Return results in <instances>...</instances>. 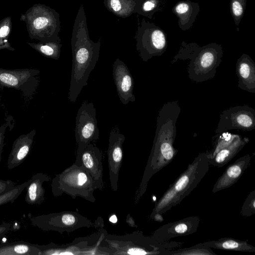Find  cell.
<instances>
[{"instance_id":"6da1fadb","label":"cell","mask_w":255,"mask_h":255,"mask_svg":"<svg viewBox=\"0 0 255 255\" xmlns=\"http://www.w3.org/2000/svg\"><path fill=\"white\" fill-rule=\"evenodd\" d=\"M180 111L178 103L173 101L165 104L158 113L153 145L136 194V200L144 194L153 175L170 163L178 152L173 143L176 135V122Z\"/></svg>"},{"instance_id":"7a4b0ae2","label":"cell","mask_w":255,"mask_h":255,"mask_svg":"<svg viewBox=\"0 0 255 255\" xmlns=\"http://www.w3.org/2000/svg\"><path fill=\"white\" fill-rule=\"evenodd\" d=\"M85 20L76 19L71 45L72 66L68 99L75 102L83 87L87 86L91 71L98 60L100 42H94L89 37Z\"/></svg>"},{"instance_id":"3957f363","label":"cell","mask_w":255,"mask_h":255,"mask_svg":"<svg viewBox=\"0 0 255 255\" xmlns=\"http://www.w3.org/2000/svg\"><path fill=\"white\" fill-rule=\"evenodd\" d=\"M209 153L207 151L199 154L186 169L170 185L155 203L151 218L157 213L162 215L179 204L196 187L209 170Z\"/></svg>"},{"instance_id":"277c9868","label":"cell","mask_w":255,"mask_h":255,"mask_svg":"<svg viewBox=\"0 0 255 255\" xmlns=\"http://www.w3.org/2000/svg\"><path fill=\"white\" fill-rule=\"evenodd\" d=\"M114 255H168L169 250L178 249L180 242H159L141 231L122 236L106 234L104 239Z\"/></svg>"},{"instance_id":"5b68a950","label":"cell","mask_w":255,"mask_h":255,"mask_svg":"<svg viewBox=\"0 0 255 255\" xmlns=\"http://www.w3.org/2000/svg\"><path fill=\"white\" fill-rule=\"evenodd\" d=\"M51 189L54 196L66 194L74 199L80 197L92 203L96 200L94 192L96 188L91 176L83 167L75 163L56 175Z\"/></svg>"},{"instance_id":"8992f818","label":"cell","mask_w":255,"mask_h":255,"mask_svg":"<svg viewBox=\"0 0 255 255\" xmlns=\"http://www.w3.org/2000/svg\"><path fill=\"white\" fill-rule=\"evenodd\" d=\"M222 56L221 47L215 44L194 50L189 58L190 61L187 68L188 77L197 83L213 79Z\"/></svg>"},{"instance_id":"52a82bcc","label":"cell","mask_w":255,"mask_h":255,"mask_svg":"<svg viewBox=\"0 0 255 255\" xmlns=\"http://www.w3.org/2000/svg\"><path fill=\"white\" fill-rule=\"evenodd\" d=\"M33 226L45 231H56L62 234L73 232L81 228H90L93 224L83 215L73 211L50 213L30 218Z\"/></svg>"},{"instance_id":"ba28073f","label":"cell","mask_w":255,"mask_h":255,"mask_svg":"<svg viewBox=\"0 0 255 255\" xmlns=\"http://www.w3.org/2000/svg\"><path fill=\"white\" fill-rule=\"evenodd\" d=\"M255 129V110L248 105L237 106L223 111L220 115L217 133L231 129L251 131Z\"/></svg>"},{"instance_id":"9c48e42d","label":"cell","mask_w":255,"mask_h":255,"mask_svg":"<svg viewBox=\"0 0 255 255\" xmlns=\"http://www.w3.org/2000/svg\"><path fill=\"white\" fill-rule=\"evenodd\" d=\"M75 133L78 144H89L98 139L96 111L93 103L84 101L79 109L76 117Z\"/></svg>"},{"instance_id":"30bf717a","label":"cell","mask_w":255,"mask_h":255,"mask_svg":"<svg viewBox=\"0 0 255 255\" xmlns=\"http://www.w3.org/2000/svg\"><path fill=\"white\" fill-rule=\"evenodd\" d=\"M83 167L91 176L96 189L104 187L103 166L101 152L93 144H78L76 160L74 163Z\"/></svg>"},{"instance_id":"8fae6325","label":"cell","mask_w":255,"mask_h":255,"mask_svg":"<svg viewBox=\"0 0 255 255\" xmlns=\"http://www.w3.org/2000/svg\"><path fill=\"white\" fill-rule=\"evenodd\" d=\"M40 71L36 69L7 70L0 68V87L13 88L25 95L32 94L36 90Z\"/></svg>"},{"instance_id":"7c38bea8","label":"cell","mask_w":255,"mask_h":255,"mask_svg":"<svg viewBox=\"0 0 255 255\" xmlns=\"http://www.w3.org/2000/svg\"><path fill=\"white\" fill-rule=\"evenodd\" d=\"M200 222L198 217L193 216L168 223L157 229L151 237L163 243L178 237L188 236L197 231Z\"/></svg>"},{"instance_id":"4fadbf2b","label":"cell","mask_w":255,"mask_h":255,"mask_svg":"<svg viewBox=\"0 0 255 255\" xmlns=\"http://www.w3.org/2000/svg\"><path fill=\"white\" fill-rule=\"evenodd\" d=\"M125 139L124 134L115 130H112L110 133L108 161L110 187L114 191L118 189L119 172L123 158V144Z\"/></svg>"},{"instance_id":"5bb4252c","label":"cell","mask_w":255,"mask_h":255,"mask_svg":"<svg viewBox=\"0 0 255 255\" xmlns=\"http://www.w3.org/2000/svg\"><path fill=\"white\" fill-rule=\"evenodd\" d=\"M113 75L121 102L124 105L134 102L133 79L127 65L119 58L113 64Z\"/></svg>"},{"instance_id":"9a60e30c","label":"cell","mask_w":255,"mask_h":255,"mask_svg":"<svg viewBox=\"0 0 255 255\" xmlns=\"http://www.w3.org/2000/svg\"><path fill=\"white\" fill-rule=\"evenodd\" d=\"M252 156L247 154L229 165L214 184L212 192L216 193L235 184L251 164Z\"/></svg>"},{"instance_id":"2e32d148","label":"cell","mask_w":255,"mask_h":255,"mask_svg":"<svg viewBox=\"0 0 255 255\" xmlns=\"http://www.w3.org/2000/svg\"><path fill=\"white\" fill-rule=\"evenodd\" d=\"M166 47V39L163 33L159 29L153 30L148 37L138 38L136 45L139 55L144 62L153 56H160Z\"/></svg>"},{"instance_id":"e0dca14e","label":"cell","mask_w":255,"mask_h":255,"mask_svg":"<svg viewBox=\"0 0 255 255\" xmlns=\"http://www.w3.org/2000/svg\"><path fill=\"white\" fill-rule=\"evenodd\" d=\"M238 87L250 93H255V64L247 54L239 58L236 66Z\"/></svg>"},{"instance_id":"ac0fdd59","label":"cell","mask_w":255,"mask_h":255,"mask_svg":"<svg viewBox=\"0 0 255 255\" xmlns=\"http://www.w3.org/2000/svg\"><path fill=\"white\" fill-rule=\"evenodd\" d=\"M35 134V130L33 129L28 133L20 135L14 140L7 161L8 169H13L23 162L30 151Z\"/></svg>"},{"instance_id":"d6986e66","label":"cell","mask_w":255,"mask_h":255,"mask_svg":"<svg viewBox=\"0 0 255 255\" xmlns=\"http://www.w3.org/2000/svg\"><path fill=\"white\" fill-rule=\"evenodd\" d=\"M248 137H242L237 134L235 138L229 144L221 148L213 155L209 153L210 165L219 168L222 167L232 159L248 143Z\"/></svg>"},{"instance_id":"ffe728a7","label":"cell","mask_w":255,"mask_h":255,"mask_svg":"<svg viewBox=\"0 0 255 255\" xmlns=\"http://www.w3.org/2000/svg\"><path fill=\"white\" fill-rule=\"evenodd\" d=\"M31 181L26 187L25 201L30 205H40L45 200V190L43 186L45 182L49 181L50 178L43 173L33 175Z\"/></svg>"},{"instance_id":"44dd1931","label":"cell","mask_w":255,"mask_h":255,"mask_svg":"<svg viewBox=\"0 0 255 255\" xmlns=\"http://www.w3.org/2000/svg\"><path fill=\"white\" fill-rule=\"evenodd\" d=\"M203 243L211 248L218 250L249 253L255 252V247L253 245L246 241L233 238H222L218 240L209 241Z\"/></svg>"},{"instance_id":"7402d4cb","label":"cell","mask_w":255,"mask_h":255,"mask_svg":"<svg viewBox=\"0 0 255 255\" xmlns=\"http://www.w3.org/2000/svg\"><path fill=\"white\" fill-rule=\"evenodd\" d=\"M40 255L38 245L24 242L0 245V255Z\"/></svg>"},{"instance_id":"603a6c76","label":"cell","mask_w":255,"mask_h":255,"mask_svg":"<svg viewBox=\"0 0 255 255\" xmlns=\"http://www.w3.org/2000/svg\"><path fill=\"white\" fill-rule=\"evenodd\" d=\"M106 7L116 15L127 17L133 11L135 2L133 0H105Z\"/></svg>"},{"instance_id":"cb8c5ba5","label":"cell","mask_w":255,"mask_h":255,"mask_svg":"<svg viewBox=\"0 0 255 255\" xmlns=\"http://www.w3.org/2000/svg\"><path fill=\"white\" fill-rule=\"evenodd\" d=\"M168 255H218L203 243L189 248L169 250Z\"/></svg>"},{"instance_id":"d4e9b609","label":"cell","mask_w":255,"mask_h":255,"mask_svg":"<svg viewBox=\"0 0 255 255\" xmlns=\"http://www.w3.org/2000/svg\"><path fill=\"white\" fill-rule=\"evenodd\" d=\"M31 181L29 179L22 184L16 185L11 190L7 191L0 196V206L7 203H12L16 200L22 192L27 186Z\"/></svg>"},{"instance_id":"484cf974","label":"cell","mask_w":255,"mask_h":255,"mask_svg":"<svg viewBox=\"0 0 255 255\" xmlns=\"http://www.w3.org/2000/svg\"><path fill=\"white\" fill-rule=\"evenodd\" d=\"M255 213V190L251 191L248 195L242 207L241 214L249 217Z\"/></svg>"},{"instance_id":"4316f807","label":"cell","mask_w":255,"mask_h":255,"mask_svg":"<svg viewBox=\"0 0 255 255\" xmlns=\"http://www.w3.org/2000/svg\"><path fill=\"white\" fill-rule=\"evenodd\" d=\"M60 47L61 45L54 43L41 45L39 49L44 55L54 59H58L60 55Z\"/></svg>"},{"instance_id":"83f0119b","label":"cell","mask_w":255,"mask_h":255,"mask_svg":"<svg viewBox=\"0 0 255 255\" xmlns=\"http://www.w3.org/2000/svg\"><path fill=\"white\" fill-rule=\"evenodd\" d=\"M15 186V183L11 180L0 179V196L11 190Z\"/></svg>"},{"instance_id":"f1b7e54d","label":"cell","mask_w":255,"mask_h":255,"mask_svg":"<svg viewBox=\"0 0 255 255\" xmlns=\"http://www.w3.org/2000/svg\"><path fill=\"white\" fill-rule=\"evenodd\" d=\"M232 10L234 16L237 17L241 16L243 13V6L238 0H234L232 3Z\"/></svg>"},{"instance_id":"f546056e","label":"cell","mask_w":255,"mask_h":255,"mask_svg":"<svg viewBox=\"0 0 255 255\" xmlns=\"http://www.w3.org/2000/svg\"><path fill=\"white\" fill-rule=\"evenodd\" d=\"M49 23V20L45 17H39L35 19L33 25L36 29H39L45 27Z\"/></svg>"},{"instance_id":"4dcf8cb0","label":"cell","mask_w":255,"mask_h":255,"mask_svg":"<svg viewBox=\"0 0 255 255\" xmlns=\"http://www.w3.org/2000/svg\"><path fill=\"white\" fill-rule=\"evenodd\" d=\"M8 127L7 123L2 125L0 127V162L1 159V153L4 146V134L6 128Z\"/></svg>"},{"instance_id":"1f68e13d","label":"cell","mask_w":255,"mask_h":255,"mask_svg":"<svg viewBox=\"0 0 255 255\" xmlns=\"http://www.w3.org/2000/svg\"><path fill=\"white\" fill-rule=\"evenodd\" d=\"M11 224L9 223H2L0 224V240L10 231Z\"/></svg>"},{"instance_id":"d6a6232c","label":"cell","mask_w":255,"mask_h":255,"mask_svg":"<svg viewBox=\"0 0 255 255\" xmlns=\"http://www.w3.org/2000/svg\"><path fill=\"white\" fill-rule=\"evenodd\" d=\"M189 8V6L187 3L182 2L177 5L175 10L178 14L183 15L188 11Z\"/></svg>"},{"instance_id":"836d02e7","label":"cell","mask_w":255,"mask_h":255,"mask_svg":"<svg viewBox=\"0 0 255 255\" xmlns=\"http://www.w3.org/2000/svg\"><path fill=\"white\" fill-rule=\"evenodd\" d=\"M155 3L152 0H147L143 5V9L145 11H150L154 8Z\"/></svg>"},{"instance_id":"e575fe53","label":"cell","mask_w":255,"mask_h":255,"mask_svg":"<svg viewBox=\"0 0 255 255\" xmlns=\"http://www.w3.org/2000/svg\"><path fill=\"white\" fill-rule=\"evenodd\" d=\"M9 27L4 26L0 29V37H5L9 33Z\"/></svg>"}]
</instances>
